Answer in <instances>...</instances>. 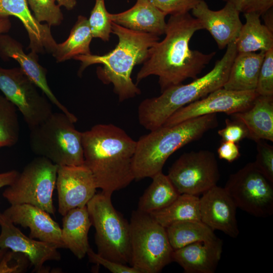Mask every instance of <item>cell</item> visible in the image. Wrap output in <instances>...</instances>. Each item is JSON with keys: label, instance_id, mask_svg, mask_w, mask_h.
Instances as JSON below:
<instances>
[{"label": "cell", "instance_id": "cell-1", "mask_svg": "<svg viewBox=\"0 0 273 273\" xmlns=\"http://www.w3.org/2000/svg\"><path fill=\"white\" fill-rule=\"evenodd\" d=\"M204 29L199 21L189 12L170 15L165 37L149 50L148 57L138 72V83L150 76H158L161 92L181 84L188 78L195 79L215 55L192 50L189 42L194 33Z\"/></svg>", "mask_w": 273, "mask_h": 273}, {"label": "cell", "instance_id": "cell-2", "mask_svg": "<svg viewBox=\"0 0 273 273\" xmlns=\"http://www.w3.org/2000/svg\"><path fill=\"white\" fill-rule=\"evenodd\" d=\"M84 164L97 188L112 195L135 179L133 159L136 141L113 124H98L82 132Z\"/></svg>", "mask_w": 273, "mask_h": 273}, {"label": "cell", "instance_id": "cell-3", "mask_svg": "<svg viewBox=\"0 0 273 273\" xmlns=\"http://www.w3.org/2000/svg\"><path fill=\"white\" fill-rule=\"evenodd\" d=\"M112 33L118 36L115 48L103 55H79L73 59L81 62L78 74L88 66L101 64L97 69L99 79L104 84L112 83L120 102L140 95L141 90L131 78L133 68L143 63L149 49L158 41V36L132 30L111 21Z\"/></svg>", "mask_w": 273, "mask_h": 273}, {"label": "cell", "instance_id": "cell-4", "mask_svg": "<svg viewBox=\"0 0 273 273\" xmlns=\"http://www.w3.org/2000/svg\"><path fill=\"white\" fill-rule=\"evenodd\" d=\"M237 54L233 41L227 46L221 59L203 76L187 84L171 86L158 97L144 100L138 107L140 124L150 131L161 127L178 109L223 87Z\"/></svg>", "mask_w": 273, "mask_h": 273}, {"label": "cell", "instance_id": "cell-5", "mask_svg": "<svg viewBox=\"0 0 273 273\" xmlns=\"http://www.w3.org/2000/svg\"><path fill=\"white\" fill-rule=\"evenodd\" d=\"M216 114L188 119L150 131L136 141L132 169L135 179L152 178L162 172L167 159L176 150L200 139L216 127Z\"/></svg>", "mask_w": 273, "mask_h": 273}, {"label": "cell", "instance_id": "cell-6", "mask_svg": "<svg viewBox=\"0 0 273 273\" xmlns=\"http://www.w3.org/2000/svg\"><path fill=\"white\" fill-rule=\"evenodd\" d=\"M62 112H53L44 121L30 130L29 142L34 154L59 166L84 163L82 132Z\"/></svg>", "mask_w": 273, "mask_h": 273}, {"label": "cell", "instance_id": "cell-7", "mask_svg": "<svg viewBox=\"0 0 273 273\" xmlns=\"http://www.w3.org/2000/svg\"><path fill=\"white\" fill-rule=\"evenodd\" d=\"M111 196L102 192L96 194L86 207L96 231L97 253L126 264L131 258L129 224L114 208Z\"/></svg>", "mask_w": 273, "mask_h": 273}, {"label": "cell", "instance_id": "cell-8", "mask_svg": "<svg viewBox=\"0 0 273 273\" xmlns=\"http://www.w3.org/2000/svg\"><path fill=\"white\" fill-rule=\"evenodd\" d=\"M129 224L131 266L141 273H158L172 261L166 229L150 214L133 211Z\"/></svg>", "mask_w": 273, "mask_h": 273}, {"label": "cell", "instance_id": "cell-9", "mask_svg": "<svg viewBox=\"0 0 273 273\" xmlns=\"http://www.w3.org/2000/svg\"><path fill=\"white\" fill-rule=\"evenodd\" d=\"M58 166L38 156L18 172L3 196L11 205L28 204L54 215L53 194L56 187Z\"/></svg>", "mask_w": 273, "mask_h": 273}, {"label": "cell", "instance_id": "cell-10", "mask_svg": "<svg viewBox=\"0 0 273 273\" xmlns=\"http://www.w3.org/2000/svg\"><path fill=\"white\" fill-rule=\"evenodd\" d=\"M224 188L237 208L256 217L273 214V183L254 162L231 174Z\"/></svg>", "mask_w": 273, "mask_h": 273}, {"label": "cell", "instance_id": "cell-11", "mask_svg": "<svg viewBox=\"0 0 273 273\" xmlns=\"http://www.w3.org/2000/svg\"><path fill=\"white\" fill-rule=\"evenodd\" d=\"M37 88L20 67H0V91L20 111L29 129L53 112L52 104Z\"/></svg>", "mask_w": 273, "mask_h": 273}, {"label": "cell", "instance_id": "cell-12", "mask_svg": "<svg viewBox=\"0 0 273 273\" xmlns=\"http://www.w3.org/2000/svg\"><path fill=\"white\" fill-rule=\"evenodd\" d=\"M167 175L180 194L197 196L217 185L220 178L215 155L208 150L184 153L172 164Z\"/></svg>", "mask_w": 273, "mask_h": 273}, {"label": "cell", "instance_id": "cell-13", "mask_svg": "<svg viewBox=\"0 0 273 273\" xmlns=\"http://www.w3.org/2000/svg\"><path fill=\"white\" fill-rule=\"evenodd\" d=\"M258 96L255 90L236 91L221 87L176 111L163 126H170L188 119L217 113L232 115L249 108Z\"/></svg>", "mask_w": 273, "mask_h": 273}, {"label": "cell", "instance_id": "cell-14", "mask_svg": "<svg viewBox=\"0 0 273 273\" xmlns=\"http://www.w3.org/2000/svg\"><path fill=\"white\" fill-rule=\"evenodd\" d=\"M56 187L58 212L62 216L72 209L86 206L97 189L92 172L84 164L58 166Z\"/></svg>", "mask_w": 273, "mask_h": 273}, {"label": "cell", "instance_id": "cell-15", "mask_svg": "<svg viewBox=\"0 0 273 273\" xmlns=\"http://www.w3.org/2000/svg\"><path fill=\"white\" fill-rule=\"evenodd\" d=\"M0 228V248L24 254L34 271L42 272L46 261L61 259V254L55 245L27 237L1 212Z\"/></svg>", "mask_w": 273, "mask_h": 273}, {"label": "cell", "instance_id": "cell-16", "mask_svg": "<svg viewBox=\"0 0 273 273\" xmlns=\"http://www.w3.org/2000/svg\"><path fill=\"white\" fill-rule=\"evenodd\" d=\"M237 208L225 189L217 185L203 193L200 198L201 221L213 231L219 230L233 238L239 235Z\"/></svg>", "mask_w": 273, "mask_h": 273}, {"label": "cell", "instance_id": "cell-17", "mask_svg": "<svg viewBox=\"0 0 273 273\" xmlns=\"http://www.w3.org/2000/svg\"><path fill=\"white\" fill-rule=\"evenodd\" d=\"M14 224L30 230L29 237L49 243L57 248H65L61 228L47 211L28 204L11 205L3 213Z\"/></svg>", "mask_w": 273, "mask_h": 273}, {"label": "cell", "instance_id": "cell-18", "mask_svg": "<svg viewBox=\"0 0 273 273\" xmlns=\"http://www.w3.org/2000/svg\"><path fill=\"white\" fill-rule=\"evenodd\" d=\"M192 12L203 29L211 34L219 49H224L236 40L243 25L239 16L240 13L229 3H226L222 9L213 11L202 0Z\"/></svg>", "mask_w": 273, "mask_h": 273}, {"label": "cell", "instance_id": "cell-19", "mask_svg": "<svg viewBox=\"0 0 273 273\" xmlns=\"http://www.w3.org/2000/svg\"><path fill=\"white\" fill-rule=\"evenodd\" d=\"M0 54L4 57L16 60L24 73L52 104L74 122L77 121V117L59 101L51 89L47 79V70L38 63L36 53L31 52L26 54L19 42L9 35L3 34L0 35Z\"/></svg>", "mask_w": 273, "mask_h": 273}, {"label": "cell", "instance_id": "cell-20", "mask_svg": "<svg viewBox=\"0 0 273 273\" xmlns=\"http://www.w3.org/2000/svg\"><path fill=\"white\" fill-rule=\"evenodd\" d=\"M0 16H15L21 21L28 33L31 52L53 53L57 43L52 35L50 26L35 19L27 0H0Z\"/></svg>", "mask_w": 273, "mask_h": 273}, {"label": "cell", "instance_id": "cell-21", "mask_svg": "<svg viewBox=\"0 0 273 273\" xmlns=\"http://www.w3.org/2000/svg\"><path fill=\"white\" fill-rule=\"evenodd\" d=\"M222 241L219 238L197 242L173 250L172 261L186 273H214L221 258Z\"/></svg>", "mask_w": 273, "mask_h": 273}, {"label": "cell", "instance_id": "cell-22", "mask_svg": "<svg viewBox=\"0 0 273 273\" xmlns=\"http://www.w3.org/2000/svg\"><path fill=\"white\" fill-rule=\"evenodd\" d=\"M166 15L149 0H136L130 9L119 13H108L113 22L135 31L157 36L164 34Z\"/></svg>", "mask_w": 273, "mask_h": 273}, {"label": "cell", "instance_id": "cell-23", "mask_svg": "<svg viewBox=\"0 0 273 273\" xmlns=\"http://www.w3.org/2000/svg\"><path fill=\"white\" fill-rule=\"evenodd\" d=\"M231 115L245 125L248 138L273 141V96L258 95L249 108Z\"/></svg>", "mask_w": 273, "mask_h": 273}, {"label": "cell", "instance_id": "cell-24", "mask_svg": "<svg viewBox=\"0 0 273 273\" xmlns=\"http://www.w3.org/2000/svg\"><path fill=\"white\" fill-rule=\"evenodd\" d=\"M63 216L61 239L64 247L81 259L90 248L88 234L92 224L87 207L72 209Z\"/></svg>", "mask_w": 273, "mask_h": 273}, {"label": "cell", "instance_id": "cell-25", "mask_svg": "<svg viewBox=\"0 0 273 273\" xmlns=\"http://www.w3.org/2000/svg\"><path fill=\"white\" fill-rule=\"evenodd\" d=\"M265 53H237L223 87L236 91L255 90Z\"/></svg>", "mask_w": 273, "mask_h": 273}, {"label": "cell", "instance_id": "cell-26", "mask_svg": "<svg viewBox=\"0 0 273 273\" xmlns=\"http://www.w3.org/2000/svg\"><path fill=\"white\" fill-rule=\"evenodd\" d=\"M244 14L245 23L235 40L237 53L266 52L272 49V31L261 24L260 15L255 13Z\"/></svg>", "mask_w": 273, "mask_h": 273}, {"label": "cell", "instance_id": "cell-27", "mask_svg": "<svg viewBox=\"0 0 273 273\" xmlns=\"http://www.w3.org/2000/svg\"><path fill=\"white\" fill-rule=\"evenodd\" d=\"M152 178L151 184L140 198L138 205V210L149 214L168 206L180 195L162 171Z\"/></svg>", "mask_w": 273, "mask_h": 273}, {"label": "cell", "instance_id": "cell-28", "mask_svg": "<svg viewBox=\"0 0 273 273\" xmlns=\"http://www.w3.org/2000/svg\"><path fill=\"white\" fill-rule=\"evenodd\" d=\"M93 38L86 17L79 15L68 38L57 43L52 53L57 62H63L79 55L90 54L89 45Z\"/></svg>", "mask_w": 273, "mask_h": 273}, {"label": "cell", "instance_id": "cell-29", "mask_svg": "<svg viewBox=\"0 0 273 273\" xmlns=\"http://www.w3.org/2000/svg\"><path fill=\"white\" fill-rule=\"evenodd\" d=\"M149 214L164 228L178 221H201L200 198L191 194H180L168 206Z\"/></svg>", "mask_w": 273, "mask_h": 273}, {"label": "cell", "instance_id": "cell-30", "mask_svg": "<svg viewBox=\"0 0 273 273\" xmlns=\"http://www.w3.org/2000/svg\"><path fill=\"white\" fill-rule=\"evenodd\" d=\"M165 229L173 250L195 242L210 241L218 238L214 231L201 221L176 222Z\"/></svg>", "mask_w": 273, "mask_h": 273}, {"label": "cell", "instance_id": "cell-31", "mask_svg": "<svg viewBox=\"0 0 273 273\" xmlns=\"http://www.w3.org/2000/svg\"><path fill=\"white\" fill-rule=\"evenodd\" d=\"M16 107L0 93V148L16 145L20 135Z\"/></svg>", "mask_w": 273, "mask_h": 273}, {"label": "cell", "instance_id": "cell-32", "mask_svg": "<svg viewBox=\"0 0 273 273\" xmlns=\"http://www.w3.org/2000/svg\"><path fill=\"white\" fill-rule=\"evenodd\" d=\"M105 0H95L89 19L88 24L93 37L105 41L109 40L112 33L111 21L108 17Z\"/></svg>", "mask_w": 273, "mask_h": 273}, {"label": "cell", "instance_id": "cell-33", "mask_svg": "<svg viewBox=\"0 0 273 273\" xmlns=\"http://www.w3.org/2000/svg\"><path fill=\"white\" fill-rule=\"evenodd\" d=\"M35 19L51 26H58L63 20L60 7L56 0H27Z\"/></svg>", "mask_w": 273, "mask_h": 273}, {"label": "cell", "instance_id": "cell-34", "mask_svg": "<svg viewBox=\"0 0 273 273\" xmlns=\"http://www.w3.org/2000/svg\"><path fill=\"white\" fill-rule=\"evenodd\" d=\"M255 91L259 96H273V48L265 53Z\"/></svg>", "mask_w": 273, "mask_h": 273}, {"label": "cell", "instance_id": "cell-35", "mask_svg": "<svg viewBox=\"0 0 273 273\" xmlns=\"http://www.w3.org/2000/svg\"><path fill=\"white\" fill-rule=\"evenodd\" d=\"M257 155L254 162L255 166L273 183V147L260 140L256 142Z\"/></svg>", "mask_w": 273, "mask_h": 273}, {"label": "cell", "instance_id": "cell-36", "mask_svg": "<svg viewBox=\"0 0 273 273\" xmlns=\"http://www.w3.org/2000/svg\"><path fill=\"white\" fill-rule=\"evenodd\" d=\"M149 1L166 15H171L189 12L202 0Z\"/></svg>", "mask_w": 273, "mask_h": 273}, {"label": "cell", "instance_id": "cell-37", "mask_svg": "<svg viewBox=\"0 0 273 273\" xmlns=\"http://www.w3.org/2000/svg\"><path fill=\"white\" fill-rule=\"evenodd\" d=\"M240 13H255L261 16L272 8L273 0H222Z\"/></svg>", "mask_w": 273, "mask_h": 273}, {"label": "cell", "instance_id": "cell-38", "mask_svg": "<svg viewBox=\"0 0 273 273\" xmlns=\"http://www.w3.org/2000/svg\"><path fill=\"white\" fill-rule=\"evenodd\" d=\"M222 141L232 142L238 144L245 138L248 132L245 125L239 121L225 119V126L218 131Z\"/></svg>", "mask_w": 273, "mask_h": 273}, {"label": "cell", "instance_id": "cell-39", "mask_svg": "<svg viewBox=\"0 0 273 273\" xmlns=\"http://www.w3.org/2000/svg\"><path fill=\"white\" fill-rule=\"evenodd\" d=\"M89 260L92 263L101 265L113 273H141L133 266L118 263L111 260L104 258L95 252L90 247L87 254Z\"/></svg>", "mask_w": 273, "mask_h": 273}, {"label": "cell", "instance_id": "cell-40", "mask_svg": "<svg viewBox=\"0 0 273 273\" xmlns=\"http://www.w3.org/2000/svg\"><path fill=\"white\" fill-rule=\"evenodd\" d=\"M8 251L0 263V272H22L27 267L28 263L26 262L18 263V261L26 255L19 252Z\"/></svg>", "mask_w": 273, "mask_h": 273}, {"label": "cell", "instance_id": "cell-41", "mask_svg": "<svg viewBox=\"0 0 273 273\" xmlns=\"http://www.w3.org/2000/svg\"><path fill=\"white\" fill-rule=\"evenodd\" d=\"M217 154L220 159L230 163L238 159L240 156L237 144L229 141H222L217 149Z\"/></svg>", "mask_w": 273, "mask_h": 273}, {"label": "cell", "instance_id": "cell-42", "mask_svg": "<svg viewBox=\"0 0 273 273\" xmlns=\"http://www.w3.org/2000/svg\"><path fill=\"white\" fill-rule=\"evenodd\" d=\"M18 172L12 170L0 173V189L10 185L16 178Z\"/></svg>", "mask_w": 273, "mask_h": 273}, {"label": "cell", "instance_id": "cell-43", "mask_svg": "<svg viewBox=\"0 0 273 273\" xmlns=\"http://www.w3.org/2000/svg\"><path fill=\"white\" fill-rule=\"evenodd\" d=\"M11 23L8 16H0V35L9 31Z\"/></svg>", "mask_w": 273, "mask_h": 273}, {"label": "cell", "instance_id": "cell-44", "mask_svg": "<svg viewBox=\"0 0 273 273\" xmlns=\"http://www.w3.org/2000/svg\"><path fill=\"white\" fill-rule=\"evenodd\" d=\"M57 4L60 6L65 7L68 10L73 9L76 5V0H56Z\"/></svg>", "mask_w": 273, "mask_h": 273}, {"label": "cell", "instance_id": "cell-45", "mask_svg": "<svg viewBox=\"0 0 273 273\" xmlns=\"http://www.w3.org/2000/svg\"><path fill=\"white\" fill-rule=\"evenodd\" d=\"M8 250V249H2V248H0V263L4 256V255L5 254V253H6V252Z\"/></svg>", "mask_w": 273, "mask_h": 273}, {"label": "cell", "instance_id": "cell-46", "mask_svg": "<svg viewBox=\"0 0 273 273\" xmlns=\"http://www.w3.org/2000/svg\"><path fill=\"white\" fill-rule=\"evenodd\" d=\"M128 1H129V0H128Z\"/></svg>", "mask_w": 273, "mask_h": 273}]
</instances>
